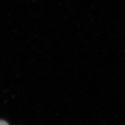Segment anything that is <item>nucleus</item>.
<instances>
[{"label": "nucleus", "instance_id": "1", "mask_svg": "<svg viewBox=\"0 0 125 125\" xmlns=\"http://www.w3.org/2000/svg\"><path fill=\"white\" fill-rule=\"evenodd\" d=\"M9 125V123L4 120H0V125Z\"/></svg>", "mask_w": 125, "mask_h": 125}]
</instances>
